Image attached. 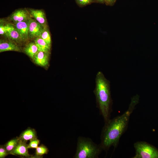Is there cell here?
<instances>
[{
  "label": "cell",
  "mask_w": 158,
  "mask_h": 158,
  "mask_svg": "<svg viewBox=\"0 0 158 158\" xmlns=\"http://www.w3.org/2000/svg\"><path fill=\"white\" fill-rule=\"evenodd\" d=\"M40 142V140L37 138L30 141V143L28 144V148L36 149L38 146Z\"/></svg>",
  "instance_id": "obj_20"
},
{
  "label": "cell",
  "mask_w": 158,
  "mask_h": 158,
  "mask_svg": "<svg viewBox=\"0 0 158 158\" xmlns=\"http://www.w3.org/2000/svg\"><path fill=\"white\" fill-rule=\"evenodd\" d=\"M95 83L94 92L96 97L97 105L106 123L110 119L112 111V100L110 82L102 72L99 71L96 75Z\"/></svg>",
  "instance_id": "obj_2"
},
{
  "label": "cell",
  "mask_w": 158,
  "mask_h": 158,
  "mask_svg": "<svg viewBox=\"0 0 158 158\" xmlns=\"http://www.w3.org/2000/svg\"><path fill=\"white\" fill-rule=\"evenodd\" d=\"M95 1L100 3H104V0H94Z\"/></svg>",
  "instance_id": "obj_24"
},
{
  "label": "cell",
  "mask_w": 158,
  "mask_h": 158,
  "mask_svg": "<svg viewBox=\"0 0 158 158\" xmlns=\"http://www.w3.org/2000/svg\"><path fill=\"white\" fill-rule=\"evenodd\" d=\"M31 17L44 27H47L45 14L41 10L30 9L28 11Z\"/></svg>",
  "instance_id": "obj_10"
},
{
  "label": "cell",
  "mask_w": 158,
  "mask_h": 158,
  "mask_svg": "<svg viewBox=\"0 0 158 158\" xmlns=\"http://www.w3.org/2000/svg\"><path fill=\"white\" fill-rule=\"evenodd\" d=\"M28 20L15 24L14 27L24 42L27 41L28 37Z\"/></svg>",
  "instance_id": "obj_9"
},
{
  "label": "cell",
  "mask_w": 158,
  "mask_h": 158,
  "mask_svg": "<svg viewBox=\"0 0 158 158\" xmlns=\"http://www.w3.org/2000/svg\"><path fill=\"white\" fill-rule=\"evenodd\" d=\"M45 27L35 20L30 18L28 20L29 39H35L39 37Z\"/></svg>",
  "instance_id": "obj_5"
},
{
  "label": "cell",
  "mask_w": 158,
  "mask_h": 158,
  "mask_svg": "<svg viewBox=\"0 0 158 158\" xmlns=\"http://www.w3.org/2000/svg\"><path fill=\"white\" fill-rule=\"evenodd\" d=\"M139 98L138 94L133 96L128 109L124 113L105 123L99 144L102 150L107 151L111 146L115 148L117 147L120 138L128 126L130 116L139 102Z\"/></svg>",
  "instance_id": "obj_1"
},
{
  "label": "cell",
  "mask_w": 158,
  "mask_h": 158,
  "mask_svg": "<svg viewBox=\"0 0 158 158\" xmlns=\"http://www.w3.org/2000/svg\"><path fill=\"white\" fill-rule=\"evenodd\" d=\"M19 140L18 137H16L8 141L4 146L6 150L10 153L14 149Z\"/></svg>",
  "instance_id": "obj_16"
},
{
  "label": "cell",
  "mask_w": 158,
  "mask_h": 158,
  "mask_svg": "<svg viewBox=\"0 0 158 158\" xmlns=\"http://www.w3.org/2000/svg\"><path fill=\"white\" fill-rule=\"evenodd\" d=\"M39 37L42 38L49 45L51 46V37L47 27H45L44 28Z\"/></svg>",
  "instance_id": "obj_18"
},
{
  "label": "cell",
  "mask_w": 158,
  "mask_h": 158,
  "mask_svg": "<svg viewBox=\"0 0 158 158\" xmlns=\"http://www.w3.org/2000/svg\"><path fill=\"white\" fill-rule=\"evenodd\" d=\"M49 53L42 51H39L33 60L34 63L41 66H47L49 63Z\"/></svg>",
  "instance_id": "obj_11"
},
{
  "label": "cell",
  "mask_w": 158,
  "mask_h": 158,
  "mask_svg": "<svg viewBox=\"0 0 158 158\" xmlns=\"http://www.w3.org/2000/svg\"><path fill=\"white\" fill-rule=\"evenodd\" d=\"M13 25L10 24H7L5 25L0 24V34L1 35H4L8 31L11 29Z\"/></svg>",
  "instance_id": "obj_19"
},
{
  "label": "cell",
  "mask_w": 158,
  "mask_h": 158,
  "mask_svg": "<svg viewBox=\"0 0 158 158\" xmlns=\"http://www.w3.org/2000/svg\"><path fill=\"white\" fill-rule=\"evenodd\" d=\"M8 154H11L6 149L4 145L0 146V158H4Z\"/></svg>",
  "instance_id": "obj_22"
},
{
  "label": "cell",
  "mask_w": 158,
  "mask_h": 158,
  "mask_svg": "<svg viewBox=\"0 0 158 158\" xmlns=\"http://www.w3.org/2000/svg\"><path fill=\"white\" fill-rule=\"evenodd\" d=\"M49 151V150L47 147L42 144L36 149L35 155L38 158H41L43 155L47 154Z\"/></svg>",
  "instance_id": "obj_17"
},
{
  "label": "cell",
  "mask_w": 158,
  "mask_h": 158,
  "mask_svg": "<svg viewBox=\"0 0 158 158\" xmlns=\"http://www.w3.org/2000/svg\"><path fill=\"white\" fill-rule=\"evenodd\" d=\"M116 0H104V3L107 5L112 6L115 3Z\"/></svg>",
  "instance_id": "obj_23"
},
{
  "label": "cell",
  "mask_w": 158,
  "mask_h": 158,
  "mask_svg": "<svg viewBox=\"0 0 158 158\" xmlns=\"http://www.w3.org/2000/svg\"><path fill=\"white\" fill-rule=\"evenodd\" d=\"M135 154L133 158H158V150L145 141H138L134 144Z\"/></svg>",
  "instance_id": "obj_4"
},
{
  "label": "cell",
  "mask_w": 158,
  "mask_h": 158,
  "mask_svg": "<svg viewBox=\"0 0 158 158\" xmlns=\"http://www.w3.org/2000/svg\"><path fill=\"white\" fill-rule=\"evenodd\" d=\"M102 149L89 138L82 136L78 137L76 150L74 158H96Z\"/></svg>",
  "instance_id": "obj_3"
},
{
  "label": "cell",
  "mask_w": 158,
  "mask_h": 158,
  "mask_svg": "<svg viewBox=\"0 0 158 158\" xmlns=\"http://www.w3.org/2000/svg\"><path fill=\"white\" fill-rule=\"evenodd\" d=\"M77 4L79 6L82 7L90 4L93 2L94 0H75Z\"/></svg>",
  "instance_id": "obj_21"
},
{
  "label": "cell",
  "mask_w": 158,
  "mask_h": 158,
  "mask_svg": "<svg viewBox=\"0 0 158 158\" xmlns=\"http://www.w3.org/2000/svg\"><path fill=\"white\" fill-rule=\"evenodd\" d=\"M39 51L35 42H31L26 45L23 49L24 52L33 60Z\"/></svg>",
  "instance_id": "obj_14"
},
{
  "label": "cell",
  "mask_w": 158,
  "mask_h": 158,
  "mask_svg": "<svg viewBox=\"0 0 158 158\" xmlns=\"http://www.w3.org/2000/svg\"><path fill=\"white\" fill-rule=\"evenodd\" d=\"M28 144L27 142L19 139L16 147L11 152V154L30 158L31 155L28 153Z\"/></svg>",
  "instance_id": "obj_7"
},
{
  "label": "cell",
  "mask_w": 158,
  "mask_h": 158,
  "mask_svg": "<svg viewBox=\"0 0 158 158\" xmlns=\"http://www.w3.org/2000/svg\"><path fill=\"white\" fill-rule=\"evenodd\" d=\"M4 35L8 39V40L18 44L24 42L19 34L16 29L14 25Z\"/></svg>",
  "instance_id": "obj_13"
},
{
  "label": "cell",
  "mask_w": 158,
  "mask_h": 158,
  "mask_svg": "<svg viewBox=\"0 0 158 158\" xmlns=\"http://www.w3.org/2000/svg\"><path fill=\"white\" fill-rule=\"evenodd\" d=\"M8 51L21 52V48L17 44L11 40L1 39L0 52Z\"/></svg>",
  "instance_id": "obj_8"
},
{
  "label": "cell",
  "mask_w": 158,
  "mask_h": 158,
  "mask_svg": "<svg viewBox=\"0 0 158 158\" xmlns=\"http://www.w3.org/2000/svg\"><path fill=\"white\" fill-rule=\"evenodd\" d=\"M34 42L37 46L39 51H42L49 53L51 46L49 45L45 41L40 37L34 39Z\"/></svg>",
  "instance_id": "obj_15"
},
{
  "label": "cell",
  "mask_w": 158,
  "mask_h": 158,
  "mask_svg": "<svg viewBox=\"0 0 158 158\" xmlns=\"http://www.w3.org/2000/svg\"><path fill=\"white\" fill-rule=\"evenodd\" d=\"M31 17L28 11L25 9H20L14 11L10 16L9 19L15 24L19 22L27 20Z\"/></svg>",
  "instance_id": "obj_6"
},
{
  "label": "cell",
  "mask_w": 158,
  "mask_h": 158,
  "mask_svg": "<svg viewBox=\"0 0 158 158\" xmlns=\"http://www.w3.org/2000/svg\"><path fill=\"white\" fill-rule=\"evenodd\" d=\"M20 140L27 142L37 138V132L34 128H28L23 131L18 137Z\"/></svg>",
  "instance_id": "obj_12"
}]
</instances>
